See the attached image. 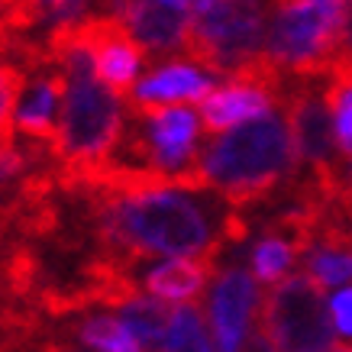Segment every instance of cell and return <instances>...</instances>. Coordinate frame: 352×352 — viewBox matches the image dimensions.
<instances>
[{"label":"cell","mask_w":352,"mask_h":352,"mask_svg":"<svg viewBox=\"0 0 352 352\" xmlns=\"http://www.w3.org/2000/svg\"><path fill=\"white\" fill-rule=\"evenodd\" d=\"M94 239V252L126 268L149 256L220 258L226 245L243 243L252 217L214 191L107 194L78 191Z\"/></svg>","instance_id":"obj_1"},{"label":"cell","mask_w":352,"mask_h":352,"mask_svg":"<svg viewBox=\"0 0 352 352\" xmlns=\"http://www.w3.org/2000/svg\"><path fill=\"white\" fill-rule=\"evenodd\" d=\"M197 171L204 191L220 194L245 214L275 204L304 175L281 107L214 136L204 146Z\"/></svg>","instance_id":"obj_2"},{"label":"cell","mask_w":352,"mask_h":352,"mask_svg":"<svg viewBox=\"0 0 352 352\" xmlns=\"http://www.w3.org/2000/svg\"><path fill=\"white\" fill-rule=\"evenodd\" d=\"M45 55L62 65L68 75L62 120H58V142L52 152L55 165H58L55 168L58 188H68L113 155L126 129V107L97 78L94 58L85 49L65 45Z\"/></svg>","instance_id":"obj_3"},{"label":"cell","mask_w":352,"mask_h":352,"mask_svg":"<svg viewBox=\"0 0 352 352\" xmlns=\"http://www.w3.org/2000/svg\"><path fill=\"white\" fill-rule=\"evenodd\" d=\"M281 0H207L191 20L182 58L217 78H230L265 55V36Z\"/></svg>","instance_id":"obj_4"},{"label":"cell","mask_w":352,"mask_h":352,"mask_svg":"<svg viewBox=\"0 0 352 352\" xmlns=\"http://www.w3.org/2000/svg\"><path fill=\"white\" fill-rule=\"evenodd\" d=\"M346 0L278 3L265 36V58L288 81L323 78L340 58V26Z\"/></svg>","instance_id":"obj_5"},{"label":"cell","mask_w":352,"mask_h":352,"mask_svg":"<svg viewBox=\"0 0 352 352\" xmlns=\"http://www.w3.org/2000/svg\"><path fill=\"white\" fill-rule=\"evenodd\" d=\"M258 327L278 352H330L336 333L323 288L304 272L272 285Z\"/></svg>","instance_id":"obj_6"},{"label":"cell","mask_w":352,"mask_h":352,"mask_svg":"<svg viewBox=\"0 0 352 352\" xmlns=\"http://www.w3.org/2000/svg\"><path fill=\"white\" fill-rule=\"evenodd\" d=\"M281 107H285L300 171L333 197L340 191V184L349 178L352 165L340 159L336 139H333V120L323 104V78L291 81Z\"/></svg>","instance_id":"obj_7"},{"label":"cell","mask_w":352,"mask_h":352,"mask_svg":"<svg viewBox=\"0 0 352 352\" xmlns=\"http://www.w3.org/2000/svg\"><path fill=\"white\" fill-rule=\"evenodd\" d=\"M258 310V285L252 272L233 265L217 272L207 294V327L214 352H239L252 333V317Z\"/></svg>","instance_id":"obj_8"},{"label":"cell","mask_w":352,"mask_h":352,"mask_svg":"<svg viewBox=\"0 0 352 352\" xmlns=\"http://www.w3.org/2000/svg\"><path fill=\"white\" fill-rule=\"evenodd\" d=\"M214 78H207L201 68L188 62H168L159 65L155 72L142 78L133 87L129 104H142V107H178V104H204L210 91H214Z\"/></svg>","instance_id":"obj_9"},{"label":"cell","mask_w":352,"mask_h":352,"mask_svg":"<svg viewBox=\"0 0 352 352\" xmlns=\"http://www.w3.org/2000/svg\"><path fill=\"white\" fill-rule=\"evenodd\" d=\"M285 104V97L268 91V87H256V85H223L214 87L210 97L201 104V123L204 133H226L233 126H243L249 120L262 117L268 110H275Z\"/></svg>","instance_id":"obj_10"},{"label":"cell","mask_w":352,"mask_h":352,"mask_svg":"<svg viewBox=\"0 0 352 352\" xmlns=\"http://www.w3.org/2000/svg\"><path fill=\"white\" fill-rule=\"evenodd\" d=\"M217 262L220 258H168L162 265L149 268L142 275V291L155 300L165 304H178L188 307L210 288V281L217 278Z\"/></svg>","instance_id":"obj_11"},{"label":"cell","mask_w":352,"mask_h":352,"mask_svg":"<svg viewBox=\"0 0 352 352\" xmlns=\"http://www.w3.org/2000/svg\"><path fill=\"white\" fill-rule=\"evenodd\" d=\"M65 333V340L75 342L81 349H91V352H146L139 346V340L133 333L123 327L117 314H100V310H87V314H78L72 327Z\"/></svg>","instance_id":"obj_12"},{"label":"cell","mask_w":352,"mask_h":352,"mask_svg":"<svg viewBox=\"0 0 352 352\" xmlns=\"http://www.w3.org/2000/svg\"><path fill=\"white\" fill-rule=\"evenodd\" d=\"M323 104L333 120V139L340 159L352 165V65L333 62V68L323 75Z\"/></svg>","instance_id":"obj_13"},{"label":"cell","mask_w":352,"mask_h":352,"mask_svg":"<svg viewBox=\"0 0 352 352\" xmlns=\"http://www.w3.org/2000/svg\"><path fill=\"white\" fill-rule=\"evenodd\" d=\"M117 317L123 320L133 336L139 340V346L146 352H165V333H168L171 310L162 300L149 298V294H139V298L126 300L117 310Z\"/></svg>","instance_id":"obj_14"},{"label":"cell","mask_w":352,"mask_h":352,"mask_svg":"<svg viewBox=\"0 0 352 352\" xmlns=\"http://www.w3.org/2000/svg\"><path fill=\"white\" fill-rule=\"evenodd\" d=\"M165 352H214L201 310L194 304L171 310L168 333H165Z\"/></svg>","instance_id":"obj_15"},{"label":"cell","mask_w":352,"mask_h":352,"mask_svg":"<svg viewBox=\"0 0 352 352\" xmlns=\"http://www.w3.org/2000/svg\"><path fill=\"white\" fill-rule=\"evenodd\" d=\"M20 94V68L0 52V142L13 136V107Z\"/></svg>","instance_id":"obj_16"},{"label":"cell","mask_w":352,"mask_h":352,"mask_svg":"<svg viewBox=\"0 0 352 352\" xmlns=\"http://www.w3.org/2000/svg\"><path fill=\"white\" fill-rule=\"evenodd\" d=\"M330 320L333 330L340 333L342 340H352V285L340 288L330 300Z\"/></svg>","instance_id":"obj_17"},{"label":"cell","mask_w":352,"mask_h":352,"mask_svg":"<svg viewBox=\"0 0 352 352\" xmlns=\"http://www.w3.org/2000/svg\"><path fill=\"white\" fill-rule=\"evenodd\" d=\"M340 62L352 65V0L342 3V26H340Z\"/></svg>","instance_id":"obj_18"},{"label":"cell","mask_w":352,"mask_h":352,"mask_svg":"<svg viewBox=\"0 0 352 352\" xmlns=\"http://www.w3.org/2000/svg\"><path fill=\"white\" fill-rule=\"evenodd\" d=\"M239 352H278V349L272 346V340L265 336V330L256 323V327H252V333L245 336V342H243V349H239Z\"/></svg>","instance_id":"obj_19"},{"label":"cell","mask_w":352,"mask_h":352,"mask_svg":"<svg viewBox=\"0 0 352 352\" xmlns=\"http://www.w3.org/2000/svg\"><path fill=\"white\" fill-rule=\"evenodd\" d=\"M162 7H168V10H175V13H184V16H197V10H201L207 0H159Z\"/></svg>","instance_id":"obj_20"},{"label":"cell","mask_w":352,"mask_h":352,"mask_svg":"<svg viewBox=\"0 0 352 352\" xmlns=\"http://www.w3.org/2000/svg\"><path fill=\"white\" fill-rule=\"evenodd\" d=\"M330 352H352V346H333Z\"/></svg>","instance_id":"obj_21"},{"label":"cell","mask_w":352,"mask_h":352,"mask_svg":"<svg viewBox=\"0 0 352 352\" xmlns=\"http://www.w3.org/2000/svg\"><path fill=\"white\" fill-rule=\"evenodd\" d=\"M281 3H288V0H281Z\"/></svg>","instance_id":"obj_22"}]
</instances>
